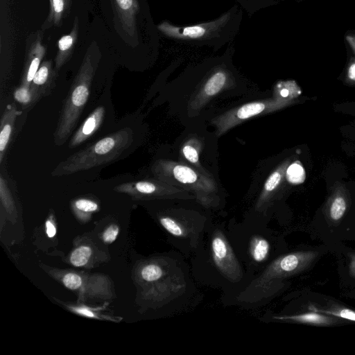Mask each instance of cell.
<instances>
[{
  "instance_id": "obj_1",
  "label": "cell",
  "mask_w": 355,
  "mask_h": 355,
  "mask_svg": "<svg viewBox=\"0 0 355 355\" xmlns=\"http://www.w3.org/2000/svg\"><path fill=\"white\" fill-rule=\"evenodd\" d=\"M242 11L237 5L211 21L189 26H178L168 21L157 25L158 31L166 37L196 45H207L215 49L230 42L237 34Z\"/></svg>"
},
{
  "instance_id": "obj_2",
  "label": "cell",
  "mask_w": 355,
  "mask_h": 355,
  "mask_svg": "<svg viewBox=\"0 0 355 355\" xmlns=\"http://www.w3.org/2000/svg\"><path fill=\"white\" fill-rule=\"evenodd\" d=\"M93 46L87 49L64 102L53 135L54 142L58 146L62 145L69 138L88 101L101 58L98 49Z\"/></svg>"
},
{
  "instance_id": "obj_3",
  "label": "cell",
  "mask_w": 355,
  "mask_h": 355,
  "mask_svg": "<svg viewBox=\"0 0 355 355\" xmlns=\"http://www.w3.org/2000/svg\"><path fill=\"white\" fill-rule=\"evenodd\" d=\"M132 141V129H121L71 155L61 162L51 174L68 175L112 162L122 155Z\"/></svg>"
},
{
  "instance_id": "obj_4",
  "label": "cell",
  "mask_w": 355,
  "mask_h": 355,
  "mask_svg": "<svg viewBox=\"0 0 355 355\" xmlns=\"http://www.w3.org/2000/svg\"><path fill=\"white\" fill-rule=\"evenodd\" d=\"M315 251H300L282 255L272 261L263 272L241 293L238 300L255 302L269 296L277 279L297 274L306 268L318 257Z\"/></svg>"
},
{
  "instance_id": "obj_5",
  "label": "cell",
  "mask_w": 355,
  "mask_h": 355,
  "mask_svg": "<svg viewBox=\"0 0 355 355\" xmlns=\"http://www.w3.org/2000/svg\"><path fill=\"white\" fill-rule=\"evenodd\" d=\"M155 176L175 187L192 193L202 205L214 206L217 186L207 175L170 160L159 159L152 168Z\"/></svg>"
},
{
  "instance_id": "obj_6",
  "label": "cell",
  "mask_w": 355,
  "mask_h": 355,
  "mask_svg": "<svg viewBox=\"0 0 355 355\" xmlns=\"http://www.w3.org/2000/svg\"><path fill=\"white\" fill-rule=\"evenodd\" d=\"M299 88L295 81L281 82L275 91V97L244 104L228 111L216 119L218 134H222L244 120L261 114H267L290 105L297 95Z\"/></svg>"
},
{
  "instance_id": "obj_7",
  "label": "cell",
  "mask_w": 355,
  "mask_h": 355,
  "mask_svg": "<svg viewBox=\"0 0 355 355\" xmlns=\"http://www.w3.org/2000/svg\"><path fill=\"white\" fill-rule=\"evenodd\" d=\"M211 252L213 262L220 274L228 281L238 283L243 277L241 266L222 231L216 230L211 237Z\"/></svg>"
},
{
  "instance_id": "obj_8",
  "label": "cell",
  "mask_w": 355,
  "mask_h": 355,
  "mask_svg": "<svg viewBox=\"0 0 355 355\" xmlns=\"http://www.w3.org/2000/svg\"><path fill=\"white\" fill-rule=\"evenodd\" d=\"M115 189L141 196L183 200L196 198L192 193L159 179L126 182L117 186Z\"/></svg>"
},
{
  "instance_id": "obj_9",
  "label": "cell",
  "mask_w": 355,
  "mask_h": 355,
  "mask_svg": "<svg viewBox=\"0 0 355 355\" xmlns=\"http://www.w3.org/2000/svg\"><path fill=\"white\" fill-rule=\"evenodd\" d=\"M116 27L131 41L138 42L137 15L139 12L137 0H111Z\"/></svg>"
},
{
  "instance_id": "obj_10",
  "label": "cell",
  "mask_w": 355,
  "mask_h": 355,
  "mask_svg": "<svg viewBox=\"0 0 355 355\" xmlns=\"http://www.w3.org/2000/svg\"><path fill=\"white\" fill-rule=\"evenodd\" d=\"M350 194L346 186L336 182L324 205V212L327 220L338 223L350 207Z\"/></svg>"
},
{
  "instance_id": "obj_11",
  "label": "cell",
  "mask_w": 355,
  "mask_h": 355,
  "mask_svg": "<svg viewBox=\"0 0 355 355\" xmlns=\"http://www.w3.org/2000/svg\"><path fill=\"white\" fill-rule=\"evenodd\" d=\"M232 73L225 66L215 67L200 88L196 96L193 104L202 105L209 98L218 94L230 83Z\"/></svg>"
},
{
  "instance_id": "obj_12",
  "label": "cell",
  "mask_w": 355,
  "mask_h": 355,
  "mask_svg": "<svg viewBox=\"0 0 355 355\" xmlns=\"http://www.w3.org/2000/svg\"><path fill=\"white\" fill-rule=\"evenodd\" d=\"M42 33L41 31L34 35L30 40L28 49L26 51V56L24 65V71L22 77L21 85L31 86L33 77L40 66L46 49L42 44Z\"/></svg>"
},
{
  "instance_id": "obj_13",
  "label": "cell",
  "mask_w": 355,
  "mask_h": 355,
  "mask_svg": "<svg viewBox=\"0 0 355 355\" xmlns=\"http://www.w3.org/2000/svg\"><path fill=\"white\" fill-rule=\"evenodd\" d=\"M105 116L103 106H98L85 119L71 137L69 147L74 148L90 138L101 127Z\"/></svg>"
},
{
  "instance_id": "obj_14",
  "label": "cell",
  "mask_w": 355,
  "mask_h": 355,
  "mask_svg": "<svg viewBox=\"0 0 355 355\" xmlns=\"http://www.w3.org/2000/svg\"><path fill=\"white\" fill-rule=\"evenodd\" d=\"M78 18L75 17L73 25L70 33L60 38L58 43V52L55 58V69L57 71L71 58L75 44L78 36Z\"/></svg>"
},
{
  "instance_id": "obj_15",
  "label": "cell",
  "mask_w": 355,
  "mask_h": 355,
  "mask_svg": "<svg viewBox=\"0 0 355 355\" xmlns=\"http://www.w3.org/2000/svg\"><path fill=\"white\" fill-rule=\"evenodd\" d=\"M19 113L15 105H8L2 115L0 125V163L3 161Z\"/></svg>"
},
{
  "instance_id": "obj_16",
  "label": "cell",
  "mask_w": 355,
  "mask_h": 355,
  "mask_svg": "<svg viewBox=\"0 0 355 355\" xmlns=\"http://www.w3.org/2000/svg\"><path fill=\"white\" fill-rule=\"evenodd\" d=\"M289 164L290 159H286L269 175L263 184V190L257 201V209L263 206L264 202L269 200L270 196L280 185Z\"/></svg>"
},
{
  "instance_id": "obj_17",
  "label": "cell",
  "mask_w": 355,
  "mask_h": 355,
  "mask_svg": "<svg viewBox=\"0 0 355 355\" xmlns=\"http://www.w3.org/2000/svg\"><path fill=\"white\" fill-rule=\"evenodd\" d=\"M273 318L282 321H291L302 324L322 326L331 325L337 321L336 319L331 317V315L317 311L291 315L274 316Z\"/></svg>"
},
{
  "instance_id": "obj_18",
  "label": "cell",
  "mask_w": 355,
  "mask_h": 355,
  "mask_svg": "<svg viewBox=\"0 0 355 355\" xmlns=\"http://www.w3.org/2000/svg\"><path fill=\"white\" fill-rule=\"evenodd\" d=\"M49 14L42 26V30L52 26H61L63 19L67 17L71 7V0H49Z\"/></svg>"
},
{
  "instance_id": "obj_19",
  "label": "cell",
  "mask_w": 355,
  "mask_h": 355,
  "mask_svg": "<svg viewBox=\"0 0 355 355\" xmlns=\"http://www.w3.org/2000/svg\"><path fill=\"white\" fill-rule=\"evenodd\" d=\"M55 72L52 69L51 60L44 61L40 66L37 72L35 73L31 87L35 90L38 95L41 92L42 89L50 83Z\"/></svg>"
},
{
  "instance_id": "obj_20",
  "label": "cell",
  "mask_w": 355,
  "mask_h": 355,
  "mask_svg": "<svg viewBox=\"0 0 355 355\" xmlns=\"http://www.w3.org/2000/svg\"><path fill=\"white\" fill-rule=\"evenodd\" d=\"M270 249V243L266 238L259 235H255L251 238L249 252L252 259L255 262L264 261L268 257Z\"/></svg>"
},
{
  "instance_id": "obj_21",
  "label": "cell",
  "mask_w": 355,
  "mask_h": 355,
  "mask_svg": "<svg viewBox=\"0 0 355 355\" xmlns=\"http://www.w3.org/2000/svg\"><path fill=\"white\" fill-rule=\"evenodd\" d=\"M162 226L171 235L184 238L189 236V229L181 220L171 216H162L159 218Z\"/></svg>"
},
{
  "instance_id": "obj_22",
  "label": "cell",
  "mask_w": 355,
  "mask_h": 355,
  "mask_svg": "<svg viewBox=\"0 0 355 355\" xmlns=\"http://www.w3.org/2000/svg\"><path fill=\"white\" fill-rule=\"evenodd\" d=\"M15 99L23 104L28 105L39 97L37 92L31 86L21 85L14 92Z\"/></svg>"
},
{
  "instance_id": "obj_23",
  "label": "cell",
  "mask_w": 355,
  "mask_h": 355,
  "mask_svg": "<svg viewBox=\"0 0 355 355\" xmlns=\"http://www.w3.org/2000/svg\"><path fill=\"white\" fill-rule=\"evenodd\" d=\"M92 254V250L87 246H80L76 249L71 254L70 261L75 266H85Z\"/></svg>"
},
{
  "instance_id": "obj_24",
  "label": "cell",
  "mask_w": 355,
  "mask_h": 355,
  "mask_svg": "<svg viewBox=\"0 0 355 355\" xmlns=\"http://www.w3.org/2000/svg\"><path fill=\"white\" fill-rule=\"evenodd\" d=\"M309 309H311V311L322 313L331 316H334L342 319H345L355 322V311L350 309L340 308L334 310H324L311 306L309 307Z\"/></svg>"
},
{
  "instance_id": "obj_25",
  "label": "cell",
  "mask_w": 355,
  "mask_h": 355,
  "mask_svg": "<svg viewBox=\"0 0 355 355\" xmlns=\"http://www.w3.org/2000/svg\"><path fill=\"white\" fill-rule=\"evenodd\" d=\"M249 13H254L275 3L274 0H236Z\"/></svg>"
},
{
  "instance_id": "obj_26",
  "label": "cell",
  "mask_w": 355,
  "mask_h": 355,
  "mask_svg": "<svg viewBox=\"0 0 355 355\" xmlns=\"http://www.w3.org/2000/svg\"><path fill=\"white\" fill-rule=\"evenodd\" d=\"M182 153L184 157L190 164H192L198 168H201L199 162V151L195 145L191 144V141H189L183 146Z\"/></svg>"
},
{
  "instance_id": "obj_27",
  "label": "cell",
  "mask_w": 355,
  "mask_h": 355,
  "mask_svg": "<svg viewBox=\"0 0 355 355\" xmlns=\"http://www.w3.org/2000/svg\"><path fill=\"white\" fill-rule=\"evenodd\" d=\"M344 81L347 85L355 87V56L354 55L348 60Z\"/></svg>"
},
{
  "instance_id": "obj_28",
  "label": "cell",
  "mask_w": 355,
  "mask_h": 355,
  "mask_svg": "<svg viewBox=\"0 0 355 355\" xmlns=\"http://www.w3.org/2000/svg\"><path fill=\"white\" fill-rule=\"evenodd\" d=\"M74 207L79 211L89 213L98 209V205L91 200L81 198L74 202Z\"/></svg>"
},
{
  "instance_id": "obj_29",
  "label": "cell",
  "mask_w": 355,
  "mask_h": 355,
  "mask_svg": "<svg viewBox=\"0 0 355 355\" xmlns=\"http://www.w3.org/2000/svg\"><path fill=\"white\" fill-rule=\"evenodd\" d=\"M64 286L71 290L78 288L82 284V279L74 273H68L63 278Z\"/></svg>"
},
{
  "instance_id": "obj_30",
  "label": "cell",
  "mask_w": 355,
  "mask_h": 355,
  "mask_svg": "<svg viewBox=\"0 0 355 355\" xmlns=\"http://www.w3.org/2000/svg\"><path fill=\"white\" fill-rule=\"evenodd\" d=\"M119 233V228L116 225L110 226L103 233V239L105 243H110L115 241Z\"/></svg>"
},
{
  "instance_id": "obj_31",
  "label": "cell",
  "mask_w": 355,
  "mask_h": 355,
  "mask_svg": "<svg viewBox=\"0 0 355 355\" xmlns=\"http://www.w3.org/2000/svg\"><path fill=\"white\" fill-rule=\"evenodd\" d=\"M347 44L355 56V30H349L346 32L344 36Z\"/></svg>"
},
{
  "instance_id": "obj_32",
  "label": "cell",
  "mask_w": 355,
  "mask_h": 355,
  "mask_svg": "<svg viewBox=\"0 0 355 355\" xmlns=\"http://www.w3.org/2000/svg\"><path fill=\"white\" fill-rule=\"evenodd\" d=\"M46 234L49 237L52 238L55 235L56 229L53 223L48 220L46 222Z\"/></svg>"
},
{
  "instance_id": "obj_33",
  "label": "cell",
  "mask_w": 355,
  "mask_h": 355,
  "mask_svg": "<svg viewBox=\"0 0 355 355\" xmlns=\"http://www.w3.org/2000/svg\"><path fill=\"white\" fill-rule=\"evenodd\" d=\"M349 273L352 277L355 278V254H350Z\"/></svg>"
},
{
  "instance_id": "obj_34",
  "label": "cell",
  "mask_w": 355,
  "mask_h": 355,
  "mask_svg": "<svg viewBox=\"0 0 355 355\" xmlns=\"http://www.w3.org/2000/svg\"><path fill=\"white\" fill-rule=\"evenodd\" d=\"M73 309L77 313H78L80 314H82V315H84L85 316L90 317V318L95 317V315L91 311H89L87 309H85V308H83V307H80V308H73Z\"/></svg>"
}]
</instances>
